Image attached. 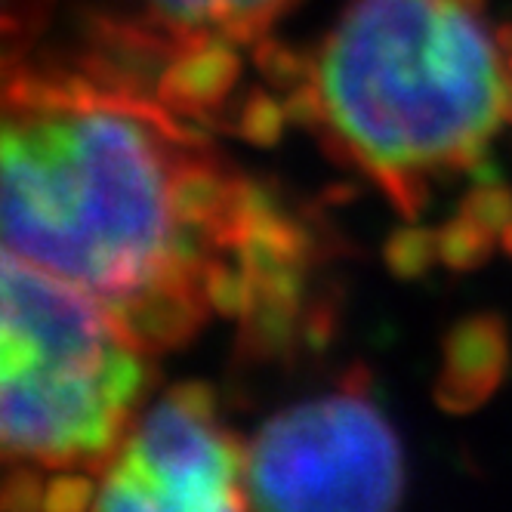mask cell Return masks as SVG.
Here are the masks:
<instances>
[{
  "mask_svg": "<svg viewBox=\"0 0 512 512\" xmlns=\"http://www.w3.org/2000/svg\"><path fill=\"white\" fill-rule=\"evenodd\" d=\"M309 87L327 142L405 219L512 118V56L485 0H349Z\"/></svg>",
  "mask_w": 512,
  "mask_h": 512,
  "instance_id": "7a4b0ae2",
  "label": "cell"
},
{
  "mask_svg": "<svg viewBox=\"0 0 512 512\" xmlns=\"http://www.w3.org/2000/svg\"><path fill=\"white\" fill-rule=\"evenodd\" d=\"M173 44L226 41L235 47L260 44L263 34L297 0H139Z\"/></svg>",
  "mask_w": 512,
  "mask_h": 512,
  "instance_id": "52a82bcc",
  "label": "cell"
},
{
  "mask_svg": "<svg viewBox=\"0 0 512 512\" xmlns=\"http://www.w3.org/2000/svg\"><path fill=\"white\" fill-rule=\"evenodd\" d=\"M460 213L475 219L479 226L491 232H503L512 223V189L506 186H479L463 198Z\"/></svg>",
  "mask_w": 512,
  "mask_h": 512,
  "instance_id": "7c38bea8",
  "label": "cell"
},
{
  "mask_svg": "<svg viewBox=\"0 0 512 512\" xmlns=\"http://www.w3.org/2000/svg\"><path fill=\"white\" fill-rule=\"evenodd\" d=\"M96 491L99 482H93L84 472H56L50 482H44V503L47 509H59V512H75L84 506H96Z\"/></svg>",
  "mask_w": 512,
  "mask_h": 512,
  "instance_id": "4fadbf2b",
  "label": "cell"
},
{
  "mask_svg": "<svg viewBox=\"0 0 512 512\" xmlns=\"http://www.w3.org/2000/svg\"><path fill=\"white\" fill-rule=\"evenodd\" d=\"M256 509L380 512L405 494V454L364 389H340L266 420L247 445Z\"/></svg>",
  "mask_w": 512,
  "mask_h": 512,
  "instance_id": "277c9868",
  "label": "cell"
},
{
  "mask_svg": "<svg viewBox=\"0 0 512 512\" xmlns=\"http://www.w3.org/2000/svg\"><path fill=\"white\" fill-rule=\"evenodd\" d=\"M509 364L506 327L494 315L463 318L445 340V368L435 386L438 405L466 414L494 395Z\"/></svg>",
  "mask_w": 512,
  "mask_h": 512,
  "instance_id": "8992f818",
  "label": "cell"
},
{
  "mask_svg": "<svg viewBox=\"0 0 512 512\" xmlns=\"http://www.w3.org/2000/svg\"><path fill=\"white\" fill-rule=\"evenodd\" d=\"M0 349L7 463L99 475L152 383L149 352L84 290L13 250H4Z\"/></svg>",
  "mask_w": 512,
  "mask_h": 512,
  "instance_id": "3957f363",
  "label": "cell"
},
{
  "mask_svg": "<svg viewBox=\"0 0 512 512\" xmlns=\"http://www.w3.org/2000/svg\"><path fill=\"white\" fill-rule=\"evenodd\" d=\"M500 244H503V250H506V253L512 256V223H509V226H506V229L500 232Z\"/></svg>",
  "mask_w": 512,
  "mask_h": 512,
  "instance_id": "5bb4252c",
  "label": "cell"
},
{
  "mask_svg": "<svg viewBox=\"0 0 512 512\" xmlns=\"http://www.w3.org/2000/svg\"><path fill=\"white\" fill-rule=\"evenodd\" d=\"M260 189L158 96L7 62L4 250L93 297L145 352L186 343Z\"/></svg>",
  "mask_w": 512,
  "mask_h": 512,
  "instance_id": "6da1fadb",
  "label": "cell"
},
{
  "mask_svg": "<svg viewBox=\"0 0 512 512\" xmlns=\"http://www.w3.org/2000/svg\"><path fill=\"white\" fill-rule=\"evenodd\" d=\"M438 260V229L408 226L389 238L386 244V266L398 278H417Z\"/></svg>",
  "mask_w": 512,
  "mask_h": 512,
  "instance_id": "30bf717a",
  "label": "cell"
},
{
  "mask_svg": "<svg viewBox=\"0 0 512 512\" xmlns=\"http://www.w3.org/2000/svg\"><path fill=\"white\" fill-rule=\"evenodd\" d=\"M238 53L226 41L176 44L170 65L158 78V99L176 115L204 118L223 102L238 81Z\"/></svg>",
  "mask_w": 512,
  "mask_h": 512,
  "instance_id": "ba28073f",
  "label": "cell"
},
{
  "mask_svg": "<svg viewBox=\"0 0 512 512\" xmlns=\"http://www.w3.org/2000/svg\"><path fill=\"white\" fill-rule=\"evenodd\" d=\"M287 105H281L275 96L269 93H256L244 102L241 108V121H238V130L256 142V145H272L278 142L284 124H287Z\"/></svg>",
  "mask_w": 512,
  "mask_h": 512,
  "instance_id": "8fae6325",
  "label": "cell"
},
{
  "mask_svg": "<svg viewBox=\"0 0 512 512\" xmlns=\"http://www.w3.org/2000/svg\"><path fill=\"white\" fill-rule=\"evenodd\" d=\"M247 448L219 423L216 395L179 383L127 429L99 472V509H244Z\"/></svg>",
  "mask_w": 512,
  "mask_h": 512,
  "instance_id": "5b68a950",
  "label": "cell"
},
{
  "mask_svg": "<svg viewBox=\"0 0 512 512\" xmlns=\"http://www.w3.org/2000/svg\"><path fill=\"white\" fill-rule=\"evenodd\" d=\"M494 235L497 232L479 226L466 213H457L451 223L438 229V260L457 272L482 266L494 250Z\"/></svg>",
  "mask_w": 512,
  "mask_h": 512,
  "instance_id": "9c48e42d",
  "label": "cell"
}]
</instances>
